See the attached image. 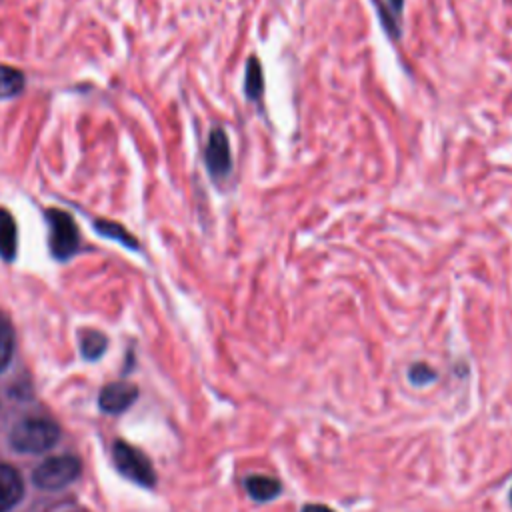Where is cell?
Here are the masks:
<instances>
[{"label": "cell", "instance_id": "1", "mask_svg": "<svg viewBox=\"0 0 512 512\" xmlns=\"http://www.w3.org/2000/svg\"><path fill=\"white\" fill-rule=\"evenodd\" d=\"M60 438V428L46 418H26L10 432V444L18 452H44Z\"/></svg>", "mask_w": 512, "mask_h": 512}, {"label": "cell", "instance_id": "2", "mask_svg": "<svg viewBox=\"0 0 512 512\" xmlns=\"http://www.w3.org/2000/svg\"><path fill=\"white\" fill-rule=\"evenodd\" d=\"M46 222L50 228V236H48L50 254L60 262L70 260L80 250V232L74 218L64 210L52 208L46 212Z\"/></svg>", "mask_w": 512, "mask_h": 512}, {"label": "cell", "instance_id": "3", "mask_svg": "<svg viewBox=\"0 0 512 512\" xmlns=\"http://www.w3.org/2000/svg\"><path fill=\"white\" fill-rule=\"evenodd\" d=\"M112 458H114L116 470L124 478L132 480V482H136L140 486H146V488L154 486V482H156L154 468H152L150 460L138 448H134L128 442L116 440L114 448H112Z\"/></svg>", "mask_w": 512, "mask_h": 512}, {"label": "cell", "instance_id": "4", "mask_svg": "<svg viewBox=\"0 0 512 512\" xmlns=\"http://www.w3.org/2000/svg\"><path fill=\"white\" fill-rule=\"evenodd\" d=\"M80 460L74 456H54L34 470V484L44 490H58L74 482L80 474Z\"/></svg>", "mask_w": 512, "mask_h": 512}, {"label": "cell", "instance_id": "5", "mask_svg": "<svg viewBox=\"0 0 512 512\" xmlns=\"http://www.w3.org/2000/svg\"><path fill=\"white\" fill-rule=\"evenodd\" d=\"M204 164L212 180H224L228 178L232 170V154H230V142L222 128H212L206 148H204Z\"/></svg>", "mask_w": 512, "mask_h": 512}, {"label": "cell", "instance_id": "6", "mask_svg": "<svg viewBox=\"0 0 512 512\" xmlns=\"http://www.w3.org/2000/svg\"><path fill=\"white\" fill-rule=\"evenodd\" d=\"M138 390L132 384L126 382H114V384H106L100 390L98 396V404L104 412L108 414H120L124 412L128 406H132V402L136 400Z\"/></svg>", "mask_w": 512, "mask_h": 512}, {"label": "cell", "instance_id": "7", "mask_svg": "<svg viewBox=\"0 0 512 512\" xmlns=\"http://www.w3.org/2000/svg\"><path fill=\"white\" fill-rule=\"evenodd\" d=\"M24 494V484L20 474L8 466L0 464V512L12 510Z\"/></svg>", "mask_w": 512, "mask_h": 512}, {"label": "cell", "instance_id": "8", "mask_svg": "<svg viewBox=\"0 0 512 512\" xmlns=\"http://www.w3.org/2000/svg\"><path fill=\"white\" fill-rule=\"evenodd\" d=\"M18 254V228L14 216L0 208V258L4 262H12Z\"/></svg>", "mask_w": 512, "mask_h": 512}, {"label": "cell", "instance_id": "9", "mask_svg": "<svg viewBox=\"0 0 512 512\" xmlns=\"http://www.w3.org/2000/svg\"><path fill=\"white\" fill-rule=\"evenodd\" d=\"M280 482L268 476H248L246 478V490L248 494L258 500V502H266V500H274L280 494Z\"/></svg>", "mask_w": 512, "mask_h": 512}, {"label": "cell", "instance_id": "10", "mask_svg": "<svg viewBox=\"0 0 512 512\" xmlns=\"http://www.w3.org/2000/svg\"><path fill=\"white\" fill-rule=\"evenodd\" d=\"M264 92V74L262 66L256 56H252L246 64V74H244V94L248 100L258 102Z\"/></svg>", "mask_w": 512, "mask_h": 512}, {"label": "cell", "instance_id": "11", "mask_svg": "<svg viewBox=\"0 0 512 512\" xmlns=\"http://www.w3.org/2000/svg\"><path fill=\"white\" fill-rule=\"evenodd\" d=\"M92 226H94V230H96L100 236L110 238V240H114V242L122 244L124 248L138 250V240H136V238H134L126 228H122L120 224L110 222V220H96Z\"/></svg>", "mask_w": 512, "mask_h": 512}, {"label": "cell", "instance_id": "12", "mask_svg": "<svg viewBox=\"0 0 512 512\" xmlns=\"http://www.w3.org/2000/svg\"><path fill=\"white\" fill-rule=\"evenodd\" d=\"M24 84L26 78L18 68L0 64V100H8L20 94L24 90Z\"/></svg>", "mask_w": 512, "mask_h": 512}, {"label": "cell", "instance_id": "13", "mask_svg": "<svg viewBox=\"0 0 512 512\" xmlns=\"http://www.w3.org/2000/svg\"><path fill=\"white\" fill-rule=\"evenodd\" d=\"M106 344H108L106 336L102 332H96V330H86L80 336V350H82V356L86 360L100 358L106 350Z\"/></svg>", "mask_w": 512, "mask_h": 512}, {"label": "cell", "instance_id": "14", "mask_svg": "<svg viewBox=\"0 0 512 512\" xmlns=\"http://www.w3.org/2000/svg\"><path fill=\"white\" fill-rule=\"evenodd\" d=\"M12 352H14V330L10 320L0 314V372L6 370V366L12 360Z\"/></svg>", "mask_w": 512, "mask_h": 512}, {"label": "cell", "instance_id": "15", "mask_svg": "<svg viewBox=\"0 0 512 512\" xmlns=\"http://www.w3.org/2000/svg\"><path fill=\"white\" fill-rule=\"evenodd\" d=\"M408 378H410L412 384L422 386V384L432 382V380L436 378V374H434V370H432L430 366H426V364H414V366L410 368V372H408Z\"/></svg>", "mask_w": 512, "mask_h": 512}, {"label": "cell", "instance_id": "16", "mask_svg": "<svg viewBox=\"0 0 512 512\" xmlns=\"http://www.w3.org/2000/svg\"><path fill=\"white\" fill-rule=\"evenodd\" d=\"M376 12H378V18H380L384 30H386L390 36L396 38V36L400 34V30H398V26H396V22H394V18H392V12L386 14V10H384V6H382L380 2H376Z\"/></svg>", "mask_w": 512, "mask_h": 512}, {"label": "cell", "instance_id": "17", "mask_svg": "<svg viewBox=\"0 0 512 512\" xmlns=\"http://www.w3.org/2000/svg\"><path fill=\"white\" fill-rule=\"evenodd\" d=\"M302 512H334V510L328 506H322V504H308V506H304Z\"/></svg>", "mask_w": 512, "mask_h": 512}, {"label": "cell", "instance_id": "18", "mask_svg": "<svg viewBox=\"0 0 512 512\" xmlns=\"http://www.w3.org/2000/svg\"><path fill=\"white\" fill-rule=\"evenodd\" d=\"M388 4H390V10L394 12H400L404 8V0H388Z\"/></svg>", "mask_w": 512, "mask_h": 512}, {"label": "cell", "instance_id": "19", "mask_svg": "<svg viewBox=\"0 0 512 512\" xmlns=\"http://www.w3.org/2000/svg\"><path fill=\"white\" fill-rule=\"evenodd\" d=\"M510 498H512V492H510Z\"/></svg>", "mask_w": 512, "mask_h": 512}]
</instances>
